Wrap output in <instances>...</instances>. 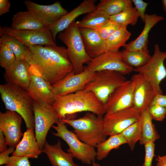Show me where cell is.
Returning a JSON list of instances; mask_svg holds the SVG:
<instances>
[{
	"label": "cell",
	"instance_id": "obj_33",
	"mask_svg": "<svg viewBox=\"0 0 166 166\" xmlns=\"http://www.w3.org/2000/svg\"><path fill=\"white\" fill-rule=\"evenodd\" d=\"M121 52L123 62L133 68L144 65L151 57L150 55L136 51H128L124 49Z\"/></svg>",
	"mask_w": 166,
	"mask_h": 166
},
{
	"label": "cell",
	"instance_id": "obj_39",
	"mask_svg": "<svg viewBox=\"0 0 166 166\" xmlns=\"http://www.w3.org/2000/svg\"><path fill=\"white\" fill-rule=\"evenodd\" d=\"M4 166H31L29 158L12 156L9 163Z\"/></svg>",
	"mask_w": 166,
	"mask_h": 166
},
{
	"label": "cell",
	"instance_id": "obj_23",
	"mask_svg": "<svg viewBox=\"0 0 166 166\" xmlns=\"http://www.w3.org/2000/svg\"><path fill=\"white\" fill-rule=\"evenodd\" d=\"M86 51L93 58L107 52L106 40L95 30L79 28Z\"/></svg>",
	"mask_w": 166,
	"mask_h": 166
},
{
	"label": "cell",
	"instance_id": "obj_47",
	"mask_svg": "<svg viewBox=\"0 0 166 166\" xmlns=\"http://www.w3.org/2000/svg\"><path fill=\"white\" fill-rule=\"evenodd\" d=\"M92 166H101V165L99 163L95 161L92 163Z\"/></svg>",
	"mask_w": 166,
	"mask_h": 166
},
{
	"label": "cell",
	"instance_id": "obj_31",
	"mask_svg": "<svg viewBox=\"0 0 166 166\" xmlns=\"http://www.w3.org/2000/svg\"><path fill=\"white\" fill-rule=\"evenodd\" d=\"M132 2L131 0H101L96 6V8L110 16L132 6Z\"/></svg>",
	"mask_w": 166,
	"mask_h": 166
},
{
	"label": "cell",
	"instance_id": "obj_35",
	"mask_svg": "<svg viewBox=\"0 0 166 166\" xmlns=\"http://www.w3.org/2000/svg\"><path fill=\"white\" fill-rule=\"evenodd\" d=\"M16 57L13 52L6 45L0 43V65L5 70L15 62Z\"/></svg>",
	"mask_w": 166,
	"mask_h": 166
},
{
	"label": "cell",
	"instance_id": "obj_18",
	"mask_svg": "<svg viewBox=\"0 0 166 166\" xmlns=\"http://www.w3.org/2000/svg\"><path fill=\"white\" fill-rule=\"evenodd\" d=\"M131 80L135 83L132 106L141 114L149 108L157 94L151 84L140 74L134 75Z\"/></svg>",
	"mask_w": 166,
	"mask_h": 166
},
{
	"label": "cell",
	"instance_id": "obj_32",
	"mask_svg": "<svg viewBox=\"0 0 166 166\" xmlns=\"http://www.w3.org/2000/svg\"><path fill=\"white\" fill-rule=\"evenodd\" d=\"M139 14L135 7H130L118 14L109 17V20L120 27L135 26L138 21Z\"/></svg>",
	"mask_w": 166,
	"mask_h": 166
},
{
	"label": "cell",
	"instance_id": "obj_27",
	"mask_svg": "<svg viewBox=\"0 0 166 166\" xmlns=\"http://www.w3.org/2000/svg\"><path fill=\"white\" fill-rule=\"evenodd\" d=\"M109 17L103 11L97 10L87 14L81 21L76 22V24L79 28L96 30L109 21Z\"/></svg>",
	"mask_w": 166,
	"mask_h": 166
},
{
	"label": "cell",
	"instance_id": "obj_1",
	"mask_svg": "<svg viewBox=\"0 0 166 166\" xmlns=\"http://www.w3.org/2000/svg\"><path fill=\"white\" fill-rule=\"evenodd\" d=\"M28 62L52 85L73 71L66 48L57 45H35L28 47Z\"/></svg>",
	"mask_w": 166,
	"mask_h": 166
},
{
	"label": "cell",
	"instance_id": "obj_46",
	"mask_svg": "<svg viewBox=\"0 0 166 166\" xmlns=\"http://www.w3.org/2000/svg\"><path fill=\"white\" fill-rule=\"evenodd\" d=\"M161 2L164 9L166 13V0H162Z\"/></svg>",
	"mask_w": 166,
	"mask_h": 166
},
{
	"label": "cell",
	"instance_id": "obj_11",
	"mask_svg": "<svg viewBox=\"0 0 166 166\" xmlns=\"http://www.w3.org/2000/svg\"><path fill=\"white\" fill-rule=\"evenodd\" d=\"M141 113L132 106L103 117V129L106 136L121 134L140 118Z\"/></svg>",
	"mask_w": 166,
	"mask_h": 166
},
{
	"label": "cell",
	"instance_id": "obj_45",
	"mask_svg": "<svg viewBox=\"0 0 166 166\" xmlns=\"http://www.w3.org/2000/svg\"><path fill=\"white\" fill-rule=\"evenodd\" d=\"M156 166H166V154L163 156L158 155L156 158Z\"/></svg>",
	"mask_w": 166,
	"mask_h": 166
},
{
	"label": "cell",
	"instance_id": "obj_41",
	"mask_svg": "<svg viewBox=\"0 0 166 166\" xmlns=\"http://www.w3.org/2000/svg\"><path fill=\"white\" fill-rule=\"evenodd\" d=\"M15 149V147H10L6 150L0 153V165H5L9 163L10 158L9 156L14 152Z\"/></svg>",
	"mask_w": 166,
	"mask_h": 166
},
{
	"label": "cell",
	"instance_id": "obj_14",
	"mask_svg": "<svg viewBox=\"0 0 166 166\" xmlns=\"http://www.w3.org/2000/svg\"><path fill=\"white\" fill-rule=\"evenodd\" d=\"M95 72L84 68L82 72L76 74L72 71L61 81L52 85L56 97L82 90L93 77Z\"/></svg>",
	"mask_w": 166,
	"mask_h": 166
},
{
	"label": "cell",
	"instance_id": "obj_38",
	"mask_svg": "<svg viewBox=\"0 0 166 166\" xmlns=\"http://www.w3.org/2000/svg\"><path fill=\"white\" fill-rule=\"evenodd\" d=\"M155 145L154 142H150L144 145L145 155L142 166H152L155 156Z\"/></svg>",
	"mask_w": 166,
	"mask_h": 166
},
{
	"label": "cell",
	"instance_id": "obj_44",
	"mask_svg": "<svg viewBox=\"0 0 166 166\" xmlns=\"http://www.w3.org/2000/svg\"><path fill=\"white\" fill-rule=\"evenodd\" d=\"M7 144L5 137L0 130V153H1L7 149Z\"/></svg>",
	"mask_w": 166,
	"mask_h": 166
},
{
	"label": "cell",
	"instance_id": "obj_29",
	"mask_svg": "<svg viewBox=\"0 0 166 166\" xmlns=\"http://www.w3.org/2000/svg\"><path fill=\"white\" fill-rule=\"evenodd\" d=\"M0 43L6 45L14 53L16 60H25L28 61L30 51L17 40L9 35L0 34Z\"/></svg>",
	"mask_w": 166,
	"mask_h": 166
},
{
	"label": "cell",
	"instance_id": "obj_7",
	"mask_svg": "<svg viewBox=\"0 0 166 166\" xmlns=\"http://www.w3.org/2000/svg\"><path fill=\"white\" fill-rule=\"evenodd\" d=\"M126 81L124 75L116 71H98L82 90L92 92L104 105L112 92Z\"/></svg>",
	"mask_w": 166,
	"mask_h": 166
},
{
	"label": "cell",
	"instance_id": "obj_22",
	"mask_svg": "<svg viewBox=\"0 0 166 166\" xmlns=\"http://www.w3.org/2000/svg\"><path fill=\"white\" fill-rule=\"evenodd\" d=\"M34 128L27 129L22 139L16 146L12 156L37 158L42 152L36 140Z\"/></svg>",
	"mask_w": 166,
	"mask_h": 166
},
{
	"label": "cell",
	"instance_id": "obj_10",
	"mask_svg": "<svg viewBox=\"0 0 166 166\" xmlns=\"http://www.w3.org/2000/svg\"><path fill=\"white\" fill-rule=\"evenodd\" d=\"M0 34L11 36L25 46L56 45L48 27L39 30H17L4 26L0 27Z\"/></svg>",
	"mask_w": 166,
	"mask_h": 166
},
{
	"label": "cell",
	"instance_id": "obj_43",
	"mask_svg": "<svg viewBox=\"0 0 166 166\" xmlns=\"http://www.w3.org/2000/svg\"><path fill=\"white\" fill-rule=\"evenodd\" d=\"M11 3L8 0H0V15L10 11Z\"/></svg>",
	"mask_w": 166,
	"mask_h": 166
},
{
	"label": "cell",
	"instance_id": "obj_13",
	"mask_svg": "<svg viewBox=\"0 0 166 166\" xmlns=\"http://www.w3.org/2000/svg\"><path fill=\"white\" fill-rule=\"evenodd\" d=\"M85 68L94 72L102 70H111L123 75L128 74L133 68L123 62L121 51L107 52L92 58Z\"/></svg>",
	"mask_w": 166,
	"mask_h": 166
},
{
	"label": "cell",
	"instance_id": "obj_25",
	"mask_svg": "<svg viewBox=\"0 0 166 166\" xmlns=\"http://www.w3.org/2000/svg\"><path fill=\"white\" fill-rule=\"evenodd\" d=\"M47 27L28 10L19 11L14 14L12 18L11 27L17 30H39Z\"/></svg>",
	"mask_w": 166,
	"mask_h": 166
},
{
	"label": "cell",
	"instance_id": "obj_20",
	"mask_svg": "<svg viewBox=\"0 0 166 166\" xmlns=\"http://www.w3.org/2000/svg\"><path fill=\"white\" fill-rule=\"evenodd\" d=\"M164 19L163 16L155 14H146L144 22V25L142 31L135 39L126 44L123 47L124 49L138 51L150 55L148 49L149 33L155 25Z\"/></svg>",
	"mask_w": 166,
	"mask_h": 166
},
{
	"label": "cell",
	"instance_id": "obj_9",
	"mask_svg": "<svg viewBox=\"0 0 166 166\" xmlns=\"http://www.w3.org/2000/svg\"><path fill=\"white\" fill-rule=\"evenodd\" d=\"M34 101L35 137L40 149L42 150L50 128L60 118L52 105Z\"/></svg>",
	"mask_w": 166,
	"mask_h": 166
},
{
	"label": "cell",
	"instance_id": "obj_36",
	"mask_svg": "<svg viewBox=\"0 0 166 166\" xmlns=\"http://www.w3.org/2000/svg\"><path fill=\"white\" fill-rule=\"evenodd\" d=\"M120 27L114 22L109 20L108 22L96 31L103 39L106 40L114 32Z\"/></svg>",
	"mask_w": 166,
	"mask_h": 166
},
{
	"label": "cell",
	"instance_id": "obj_15",
	"mask_svg": "<svg viewBox=\"0 0 166 166\" xmlns=\"http://www.w3.org/2000/svg\"><path fill=\"white\" fill-rule=\"evenodd\" d=\"M134 88V82L131 80H126L117 87L104 105L105 114H110L132 107Z\"/></svg>",
	"mask_w": 166,
	"mask_h": 166
},
{
	"label": "cell",
	"instance_id": "obj_19",
	"mask_svg": "<svg viewBox=\"0 0 166 166\" xmlns=\"http://www.w3.org/2000/svg\"><path fill=\"white\" fill-rule=\"evenodd\" d=\"M95 0H84L77 7L64 15L58 21L48 27L56 42L58 33L63 31L80 16L97 10Z\"/></svg>",
	"mask_w": 166,
	"mask_h": 166
},
{
	"label": "cell",
	"instance_id": "obj_16",
	"mask_svg": "<svg viewBox=\"0 0 166 166\" xmlns=\"http://www.w3.org/2000/svg\"><path fill=\"white\" fill-rule=\"evenodd\" d=\"M24 4L27 10L47 27L58 21L68 13L59 1L51 5H44L26 0L24 2Z\"/></svg>",
	"mask_w": 166,
	"mask_h": 166
},
{
	"label": "cell",
	"instance_id": "obj_2",
	"mask_svg": "<svg viewBox=\"0 0 166 166\" xmlns=\"http://www.w3.org/2000/svg\"><path fill=\"white\" fill-rule=\"evenodd\" d=\"M52 106L61 119L84 111L103 117L106 113L104 105L94 94L84 90L56 97Z\"/></svg>",
	"mask_w": 166,
	"mask_h": 166
},
{
	"label": "cell",
	"instance_id": "obj_26",
	"mask_svg": "<svg viewBox=\"0 0 166 166\" xmlns=\"http://www.w3.org/2000/svg\"><path fill=\"white\" fill-rule=\"evenodd\" d=\"M142 131L140 139L139 141L141 145L150 142H154L160 138L152 119L149 113L148 108L145 110L141 114Z\"/></svg>",
	"mask_w": 166,
	"mask_h": 166
},
{
	"label": "cell",
	"instance_id": "obj_12",
	"mask_svg": "<svg viewBox=\"0 0 166 166\" xmlns=\"http://www.w3.org/2000/svg\"><path fill=\"white\" fill-rule=\"evenodd\" d=\"M30 81L26 90L34 101L52 105L56 98L52 85L33 65L30 68Z\"/></svg>",
	"mask_w": 166,
	"mask_h": 166
},
{
	"label": "cell",
	"instance_id": "obj_8",
	"mask_svg": "<svg viewBox=\"0 0 166 166\" xmlns=\"http://www.w3.org/2000/svg\"><path fill=\"white\" fill-rule=\"evenodd\" d=\"M166 52L162 51L157 44L154 45L153 54L144 65L133 68V71L141 74L153 87L157 95L163 94L160 84L166 77V68L164 62Z\"/></svg>",
	"mask_w": 166,
	"mask_h": 166
},
{
	"label": "cell",
	"instance_id": "obj_6",
	"mask_svg": "<svg viewBox=\"0 0 166 166\" xmlns=\"http://www.w3.org/2000/svg\"><path fill=\"white\" fill-rule=\"evenodd\" d=\"M61 119L52 128L56 131L52 134L64 140L69 147L67 151L74 158L87 165H91L96 159V151L95 148L81 141L75 133L69 130Z\"/></svg>",
	"mask_w": 166,
	"mask_h": 166
},
{
	"label": "cell",
	"instance_id": "obj_28",
	"mask_svg": "<svg viewBox=\"0 0 166 166\" xmlns=\"http://www.w3.org/2000/svg\"><path fill=\"white\" fill-rule=\"evenodd\" d=\"M125 144H127V142L121 134L109 136L108 139L96 146V159L98 160H103L107 157L112 150L117 148Z\"/></svg>",
	"mask_w": 166,
	"mask_h": 166
},
{
	"label": "cell",
	"instance_id": "obj_30",
	"mask_svg": "<svg viewBox=\"0 0 166 166\" xmlns=\"http://www.w3.org/2000/svg\"><path fill=\"white\" fill-rule=\"evenodd\" d=\"M127 26L120 27L106 40L107 52H117L123 47L131 35Z\"/></svg>",
	"mask_w": 166,
	"mask_h": 166
},
{
	"label": "cell",
	"instance_id": "obj_24",
	"mask_svg": "<svg viewBox=\"0 0 166 166\" xmlns=\"http://www.w3.org/2000/svg\"><path fill=\"white\" fill-rule=\"evenodd\" d=\"M42 152L46 155L53 166H80L74 162V158L71 154L63 150L59 140L54 144L46 142Z\"/></svg>",
	"mask_w": 166,
	"mask_h": 166
},
{
	"label": "cell",
	"instance_id": "obj_37",
	"mask_svg": "<svg viewBox=\"0 0 166 166\" xmlns=\"http://www.w3.org/2000/svg\"><path fill=\"white\" fill-rule=\"evenodd\" d=\"M148 111L152 119L156 121H162L166 116V108L157 105H150Z\"/></svg>",
	"mask_w": 166,
	"mask_h": 166
},
{
	"label": "cell",
	"instance_id": "obj_21",
	"mask_svg": "<svg viewBox=\"0 0 166 166\" xmlns=\"http://www.w3.org/2000/svg\"><path fill=\"white\" fill-rule=\"evenodd\" d=\"M30 64L25 60H16L4 74L6 83L18 86L26 90L30 81Z\"/></svg>",
	"mask_w": 166,
	"mask_h": 166
},
{
	"label": "cell",
	"instance_id": "obj_40",
	"mask_svg": "<svg viewBox=\"0 0 166 166\" xmlns=\"http://www.w3.org/2000/svg\"><path fill=\"white\" fill-rule=\"evenodd\" d=\"M134 4L136 11L143 22H144L146 13L145 11L148 5V3L142 0H132Z\"/></svg>",
	"mask_w": 166,
	"mask_h": 166
},
{
	"label": "cell",
	"instance_id": "obj_17",
	"mask_svg": "<svg viewBox=\"0 0 166 166\" xmlns=\"http://www.w3.org/2000/svg\"><path fill=\"white\" fill-rule=\"evenodd\" d=\"M22 118L15 112H0V130L4 135L7 146L16 147L23 133L21 130Z\"/></svg>",
	"mask_w": 166,
	"mask_h": 166
},
{
	"label": "cell",
	"instance_id": "obj_4",
	"mask_svg": "<svg viewBox=\"0 0 166 166\" xmlns=\"http://www.w3.org/2000/svg\"><path fill=\"white\" fill-rule=\"evenodd\" d=\"M103 117L87 112L78 119H61L74 129L73 131L81 141L96 148L107 139L104 132Z\"/></svg>",
	"mask_w": 166,
	"mask_h": 166
},
{
	"label": "cell",
	"instance_id": "obj_34",
	"mask_svg": "<svg viewBox=\"0 0 166 166\" xmlns=\"http://www.w3.org/2000/svg\"><path fill=\"white\" fill-rule=\"evenodd\" d=\"M142 131L141 118L124 130L121 134L125 139L130 149L133 151L136 144L140 139Z\"/></svg>",
	"mask_w": 166,
	"mask_h": 166
},
{
	"label": "cell",
	"instance_id": "obj_42",
	"mask_svg": "<svg viewBox=\"0 0 166 166\" xmlns=\"http://www.w3.org/2000/svg\"><path fill=\"white\" fill-rule=\"evenodd\" d=\"M156 105L166 108V95H156L154 97L151 105Z\"/></svg>",
	"mask_w": 166,
	"mask_h": 166
},
{
	"label": "cell",
	"instance_id": "obj_5",
	"mask_svg": "<svg viewBox=\"0 0 166 166\" xmlns=\"http://www.w3.org/2000/svg\"><path fill=\"white\" fill-rule=\"evenodd\" d=\"M58 38L67 47V52L72 65L73 71L76 74L83 72L84 65L88 63L92 58L86 51L76 22L74 21L59 33Z\"/></svg>",
	"mask_w": 166,
	"mask_h": 166
},
{
	"label": "cell",
	"instance_id": "obj_3",
	"mask_svg": "<svg viewBox=\"0 0 166 166\" xmlns=\"http://www.w3.org/2000/svg\"><path fill=\"white\" fill-rule=\"evenodd\" d=\"M1 99L7 110L14 111L24 120L26 129H34V101L26 90L13 84L0 85Z\"/></svg>",
	"mask_w": 166,
	"mask_h": 166
}]
</instances>
